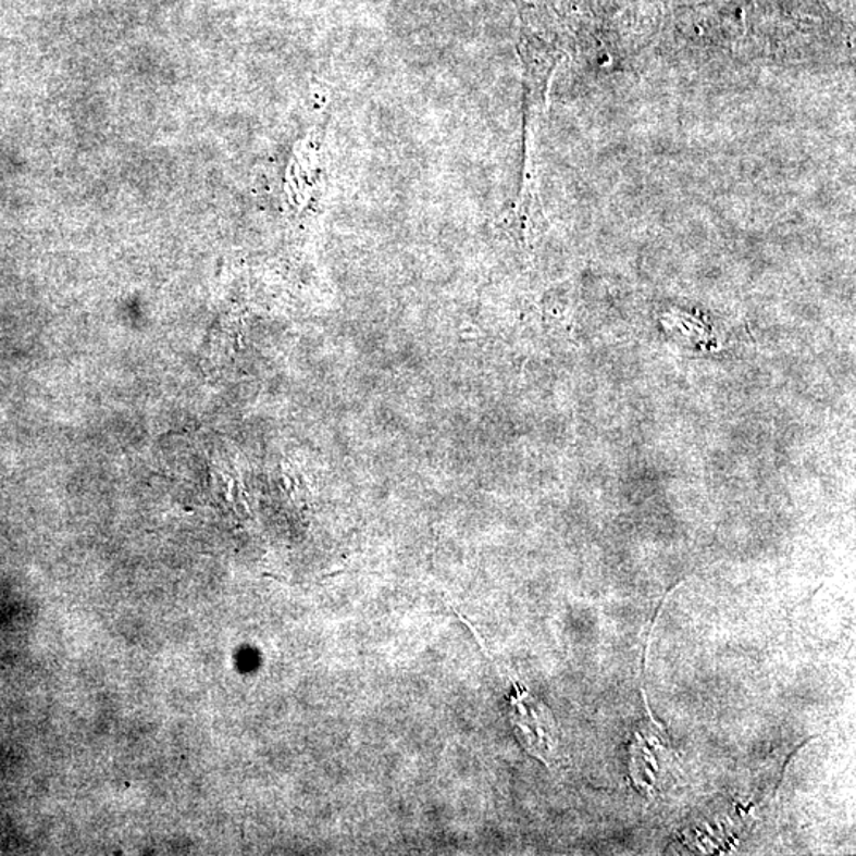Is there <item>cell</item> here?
<instances>
[{
    "instance_id": "6da1fadb",
    "label": "cell",
    "mask_w": 856,
    "mask_h": 856,
    "mask_svg": "<svg viewBox=\"0 0 856 856\" xmlns=\"http://www.w3.org/2000/svg\"><path fill=\"white\" fill-rule=\"evenodd\" d=\"M512 696V722L518 728L519 737L530 754L544 764H550L556 754V727L549 710L536 702L521 685H514Z\"/></svg>"
},
{
    "instance_id": "7a4b0ae2",
    "label": "cell",
    "mask_w": 856,
    "mask_h": 856,
    "mask_svg": "<svg viewBox=\"0 0 856 856\" xmlns=\"http://www.w3.org/2000/svg\"><path fill=\"white\" fill-rule=\"evenodd\" d=\"M661 727L654 725L644 728L643 731L634 733L632 748V761H630V774L636 789L646 796H652L660 790L665 774L671 768L674 752L663 744L660 734Z\"/></svg>"
}]
</instances>
